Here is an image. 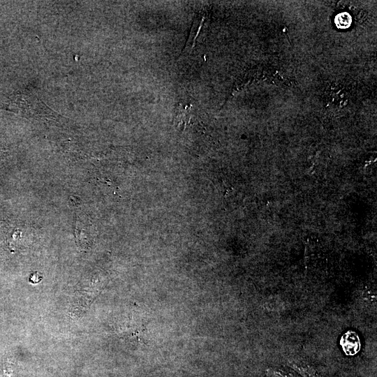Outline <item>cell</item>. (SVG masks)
<instances>
[{
  "label": "cell",
  "instance_id": "3957f363",
  "mask_svg": "<svg viewBox=\"0 0 377 377\" xmlns=\"http://www.w3.org/2000/svg\"><path fill=\"white\" fill-rule=\"evenodd\" d=\"M43 278L42 274L39 272H35L30 275L29 281L31 283H38Z\"/></svg>",
  "mask_w": 377,
  "mask_h": 377
},
{
  "label": "cell",
  "instance_id": "6da1fadb",
  "mask_svg": "<svg viewBox=\"0 0 377 377\" xmlns=\"http://www.w3.org/2000/svg\"><path fill=\"white\" fill-rule=\"evenodd\" d=\"M340 344L343 352L347 355H354L360 349V340L357 334L349 330L346 332L341 338Z\"/></svg>",
  "mask_w": 377,
  "mask_h": 377
},
{
  "label": "cell",
  "instance_id": "7a4b0ae2",
  "mask_svg": "<svg viewBox=\"0 0 377 377\" xmlns=\"http://www.w3.org/2000/svg\"><path fill=\"white\" fill-rule=\"evenodd\" d=\"M290 366L304 377H314L315 376V371L308 365H304L303 363L292 362Z\"/></svg>",
  "mask_w": 377,
  "mask_h": 377
}]
</instances>
